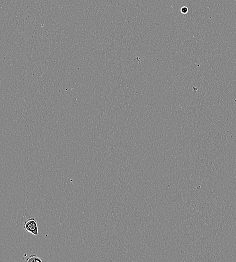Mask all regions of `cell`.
Segmentation results:
<instances>
[{
  "mask_svg": "<svg viewBox=\"0 0 236 262\" xmlns=\"http://www.w3.org/2000/svg\"><path fill=\"white\" fill-rule=\"evenodd\" d=\"M24 229L27 232L34 235L36 236L38 234L37 221L34 218H31L25 221L24 223Z\"/></svg>",
  "mask_w": 236,
  "mask_h": 262,
  "instance_id": "obj_1",
  "label": "cell"
},
{
  "mask_svg": "<svg viewBox=\"0 0 236 262\" xmlns=\"http://www.w3.org/2000/svg\"><path fill=\"white\" fill-rule=\"evenodd\" d=\"M26 262H29V261H39V262H42V260L41 258L39 257H38L36 254H32L30 256H29L27 259L25 260Z\"/></svg>",
  "mask_w": 236,
  "mask_h": 262,
  "instance_id": "obj_2",
  "label": "cell"
},
{
  "mask_svg": "<svg viewBox=\"0 0 236 262\" xmlns=\"http://www.w3.org/2000/svg\"><path fill=\"white\" fill-rule=\"evenodd\" d=\"M180 12L182 15H186L188 14V13L189 12V10L187 7H183L181 8V9L180 10Z\"/></svg>",
  "mask_w": 236,
  "mask_h": 262,
  "instance_id": "obj_3",
  "label": "cell"
}]
</instances>
